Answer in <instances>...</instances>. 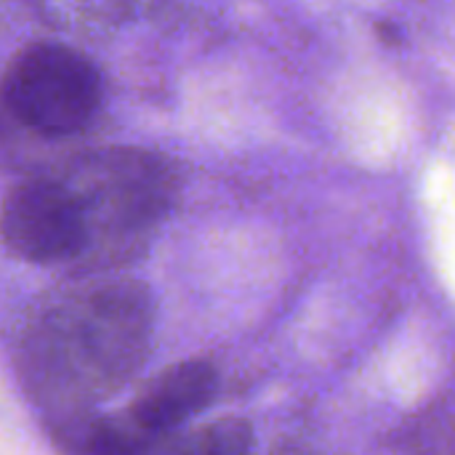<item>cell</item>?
<instances>
[{
  "instance_id": "obj_1",
  "label": "cell",
  "mask_w": 455,
  "mask_h": 455,
  "mask_svg": "<svg viewBox=\"0 0 455 455\" xmlns=\"http://www.w3.org/2000/svg\"><path fill=\"white\" fill-rule=\"evenodd\" d=\"M3 99L27 128L64 136L91 120L101 99V80L96 67L77 51L37 43L8 64Z\"/></svg>"
},
{
  "instance_id": "obj_2",
  "label": "cell",
  "mask_w": 455,
  "mask_h": 455,
  "mask_svg": "<svg viewBox=\"0 0 455 455\" xmlns=\"http://www.w3.org/2000/svg\"><path fill=\"white\" fill-rule=\"evenodd\" d=\"M5 245L29 261H61L83 251L88 224L77 197L56 181L16 187L0 213Z\"/></svg>"
},
{
  "instance_id": "obj_3",
  "label": "cell",
  "mask_w": 455,
  "mask_h": 455,
  "mask_svg": "<svg viewBox=\"0 0 455 455\" xmlns=\"http://www.w3.org/2000/svg\"><path fill=\"white\" fill-rule=\"evenodd\" d=\"M216 392V373L208 363H181L157 376L149 389L128 411V427L152 445V437H160L187 419L200 413Z\"/></svg>"
},
{
  "instance_id": "obj_4",
  "label": "cell",
  "mask_w": 455,
  "mask_h": 455,
  "mask_svg": "<svg viewBox=\"0 0 455 455\" xmlns=\"http://www.w3.org/2000/svg\"><path fill=\"white\" fill-rule=\"evenodd\" d=\"M251 445H253V432L245 421H219L192 435L189 443H184L181 448L195 453L235 455L251 451Z\"/></svg>"
}]
</instances>
